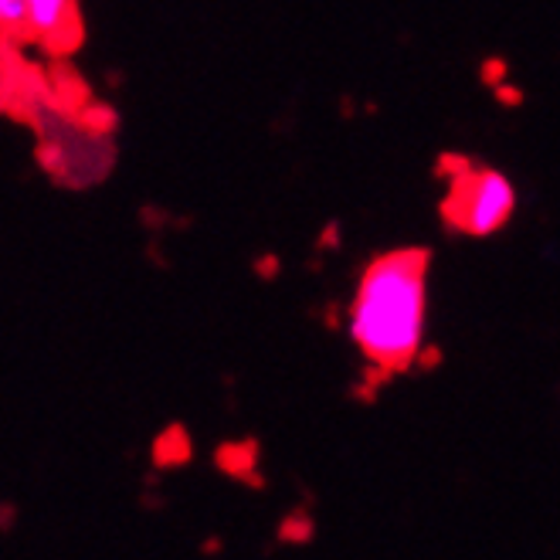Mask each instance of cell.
<instances>
[{
  "mask_svg": "<svg viewBox=\"0 0 560 560\" xmlns=\"http://www.w3.org/2000/svg\"><path fill=\"white\" fill-rule=\"evenodd\" d=\"M424 272L428 261L421 252H390L374 258L360 276L350 310V340L384 371L411 368L421 353L428 326Z\"/></svg>",
  "mask_w": 560,
  "mask_h": 560,
  "instance_id": "1",
  "label": "cell"
},
{
  "mask_svg": "<svg viewBox=\"0 0 560 560\" xmlns=\"http://www.w3.org/2000/svg\"><path fill=\"white\" fill-rule=\"evenodd\" d=\"M516 211V187L500 171H476L455 180L448 218L458 232L486 238L510 224Z\"/></svg>",
  "mask_w": 560,
  "mask_h": 560,
  "instance_id": "2",
  "label": "cell"
},
{
  "mask_svg": "<svg viewBox=\"0 0 560 560\" xmlns=\"http://www.w3.org/2000/svg\"><path fill=\"white\" fill-rule=\"evenodd\" d=\"M75 0H27V31L38 38H58L72 21Z\"/></svg>",
  "mask_w": 560,
  "mask_h": 560,
  "instance_id": "3",
  "label": "cell"
},
{
  "mask_svg": "<svg viewBox=\"0 0 560 560\" xmlns=\"http://www.w3.org/2000/svg\"><path fill=\"white\" fill-rule=\"evenodd\" d=\"M0 31L4 35L27 31V0H0Z\"/></svg>",
  "mask_w": 560,
  "mask_h": 560,
  "instance_id": "4",
  "label": "cell"
}]
</instances>
